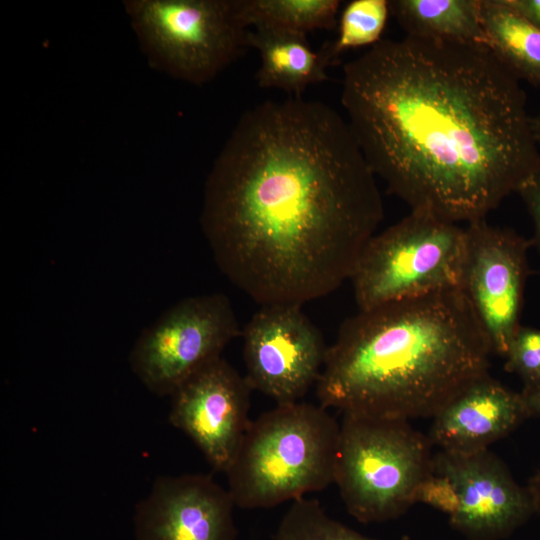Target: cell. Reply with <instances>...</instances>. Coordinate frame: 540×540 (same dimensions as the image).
<instances>
[{
  "label": "cell",
  "instance_id": "cell-1",
  "mask_svg": "<svg viewBox=\"0 0 540 540\" xmlns=\"http://www.w3.org/2000/svg\"><path fill=\"white\" fill-rule=\"evenodd\" d=\"M383 217L348 122L290 96L240 117L206 180L201 225L221 272L253 301L302 306L351 279Z\"/></svg>",
  "mask_w": 540,
  "mask_h": 540
},
{
  "label": "cell",
  "instance_id": "cell-2",
  "mask_svg": "<svg viewBox=\"0 0 540 540\" xmlns=\"http://www.w3.org/2000/svg\"><path fill=\"white\" fill-rule=\"evenodd\" d=\"M341 104L371 170L411 211L483 220L540 170L519 80L482 44L381 40L344 65Z\"/></svg>",
  "mask_w": 540,
  "mask_h": 540
},
{
  "label": "cell",
  "instance_id": "cell-3",
  "mask_svg": "<svg viewBox=\"0 0 540 540\" xmlns=\"http://www.w3.org/2000/svg\"><path fill=\"white\" fill-rule=\"evenodd\" d=\"M490 342L460 289L359 310L327 347L319 405L342 413L434 417L489 374Z\"/></svg>",
  "mask_w": 540,
  "mask_h": 540
},
{
  "label": "cell",
  "instance_id": "cell-4",
  "mask_svg": "<svg viewBox=\"0 0 540 540\" xmlns=\"http://www.w3.org/2000/svg\"><path fill=\"white\" fill-rule=\"evenodd\" d=\"M339 427L326 408L299 401L250 421L225 472L235 506L271 508L334 483Z\"/></svg>",
  "mask_w": 540,
  "mask_h": 540
},
{
  "label": "cell",
  "instance_id": "cell-5",
  "mask_svg": "<svg viewBox=\"0 0 540 540\" xmlns=\"http://www.w3.org/2000/svg\"><path fill=\"white\" fill-rule=\"evenodd\" d=\"M334 483L361 523L398 518L434 472L431 441L408 420L343 413Z\"/></svg>",
  "mask_w": 540,
  "mask_h": 540
},
{
  "label": "cell",
  "instance_id": "cell-6",
  "mask_svg": "<svg viewBox=\"0 0 540 540\" xmlns=\"http://www.w3.org/2000/svg\"><path fill=\"white\" fill-rule=\"evenodd\" d=\"M465 227L411 211L375 234L351 276L359 310L435 292L460 289Z\"/></svg>",
  "mask_w": 540,
  "mask_h": 540
},
{
  "label": "cell",
  "instance_id": "cell-7",
  "mask_svg": "<svg viewBox=\"0 0 540 540\" xmlns=\"http://www.w3.org/2000/svg\"><path fill=\"white\" fill-rule=\"evenodd\" d=\"M124 7L149 64L191 84L211 81L249 47L232 0H128Z\"/></svg>",
  "mask_w": 540,
  "mask_h": 540
},
{
  "label": "cell",
  "instance_id": "cell-8",
  "mask_svg": "<svg viewBox=\"0 0 540 540\" xmlns=\"http://www.w3.org/2000/svg\"><path fill=\"white\" fill-rule=\"evenodd\" d=\"M240 333L226 295L187 297L142 331L131 349L130 367L149 391L171 396L188 378L220 358Z\"/></svg>",
  "mask_w": 540,
  "mask_h": 540
},
{
  "label": "cell",
  "instance_id": "cell-9",
  "mask_svg": "<svg viewBox=\"0 0 540 540\" xmlns=\"http://www.w3.org/2000/svg\"><path fill=\"white\" fill-rule=\"evenodd\" d=\"M460 290L473 309L492 351L505 356L519 329L531 244L486 219L469 223Z\"/></svg>",
  "mask_w": 540,
  "mask_h": 540
},
{
  "label": "cell",
  "instance_id": "cell-10",
  "mask_svg": "<svg viewBox=\"0 0 540 540\" xmlns=\"http://www.w3.org/2000/svg\"><path fill=\"white\" fill-rule=\"evenodd\" d=\"M299 305H265L245 325L243 359L250 388L277 404L298 402L316 384L327 347Z\"/></svg>",
  "mask_w": 540,
  "mask_h": 540
},
{
  "label": "cell",
  "instance_id": "cell-11",
  "mask_svg": "<svg viewBox=\"0 0 540 540\" xmlns=\"http://www.w3.org/2000/svg\"><path fill=\"white\" fill-rule=\"evenodd\" d=\"M250 388L222 357L204 366L171 394L169 421L225 473L250 423Z\"/></svg>",
  "mask_w": 540,
  "mask_h": 540
},
{
  "label": "cell",
  "instance_id": "cell-12",
  "mask_svg": "<svg viewBox=\"0 0 540 540\" xmlns=\"http://www.w3.org/2000/svg\"><path fill=\"white\" fill-rule=\"evenodd\" d=\"M434 472L447 477L459 499L450 525L468 540H500L523 525L534 505L507 466L488 449L473 453L440 451Z\"/></svg>",
  "mask_w": 540,
  "mask_h": 540
},
{
  "label": "cell",
  "instance_id": "cell-13",
  "mask_svg": "<svg viewBox=\"0 0 540 540\" xmlns=\"http://www.w3.org/2000/svg\"><path fill=\"white\" fill-rule=\"evenodd\" d=\"M234 501L204 474L158 477L136 506V540H236Z\"/></svg>",
  "mask_w": 540,
  "mask_h": 540
},
{
  "label": "cell",
  "instance_id": "cell-14",
  "mask_svg": "<svg viewBox=\"0 0 540 540\" xmlns=\"http://www.w3.org/2000/svg\"><path fill=\"white\" fill-rule=\"evenodd\" d=\"M529 415L522 394L488 374L470 384L433 417L428 438L442 451L473 453L488 449Z\"/></svg>",
  "mask_w": 540,
  "mask_h": 540
},
{
  "label": "cell",
  "instance_id": "cell-15",
  "mask_svg": "<svg viewBox=\"0 0 540 540\" xmlns=\"http://www.w3.org/2000/svg\"><path fill=\"white\" fill-rule=\"evenodd\" d=\"M307 35L258 28L248 33V46L257 50L260 67L256 80L261 88H276L301 96L313 84L328 79L332 66L320 50L315 51Z\"/></svg>",
  "mask_w": 540,
  "mask_h": 540
},
{
  "label": "cell",
  "instance_id": "cell-16",
  "mask_svg": "<svg viewBox=\"0 0 540 540\" xmlns=\"http://www.w3.org/2000/svg\"><path fill=\"white\" fill-rule=\"evenodd\" d=\"M389 7L407 36L487 46L481 0H392Z\"/></svg>",
  "mask_w": 540,
  "mask_h": 540
},
{
  "label": "cell",
  "instance_id": "cell-17",
  "mask_svg": "<svg viewBox=\"0 0 540 540\" xmlns=\"http://www.w3.org/2000/svg\"><path fill=\"white\" fill-rule=\"evenodd\" d=\"M487 46L517 77L540 85V27L507 0H481Z\"/></svg>",
  "mask_w": 540,
  "mask_h": 540
},
{
  "label": "cell",
  "instance_id": "cell-18",
  "mask_svg": "<svg viewBox=\"0 0 540 540\" xmlns=\"http://www.w3.org/2000/svg\"><path fill=\"white\" fill-rule=\"evenodd\" d=\"M241 24L307 35L316 29L336 28L339 0H232Z\"/></svg>",
  "mask_w": 540,
  "mask_h": 540
},
{
  "label": "cell",
  "instance_id": "cell-19",
  "mask_svg": "<svg viewBox=\"0 0 540 540\" xmlns=\"http://www.w3.org/2000/svg\"><path fill=\"white\" fill-rule=\"evenodd\" d=\"M390 13L387 0H352L339 13L337 35L319 49L334 65L350 49L374 46L380 42Z\"/></svg>",
  "mask_w": 540,
  "mask_h": 540
},
{
  "label": "cell",
  "instance_id": "cell-20",
  "mask_svg": "<svg viewBox=\"0 0 540 540\" xmlns=\"http://www.w3.org/2000/svg\"><path fill=\"white\" fill-rule=\"evenodd\" d=\"M273 540H377L330 517L315 499L292 501ZM400 540H412L403 536Z\"/></svg>",
  "mask_w": 540,
  "mask_h": 540
},
{
  "label": "cell",
  "instance_id": "cell-21",
  "mask_svg": "<svg viewBox=\"0 0 540 540\" xmlns=\"http://www.w3.org/2000/svg\"><path fill=\"white\" fill-rule=\"evenodd\" d=\"M505 369L517 374L524 388L540 383V329L520 326L505 354Z\"/></svg>",
  "mask_w": 540,
  "mask_h": 540
},
{
  "label": "cell",
  "instance_id": "cell-22",
  "mask_svg": "<svg viewBox=\"0 0 540 540\" xmlns=\"http://www.w3.org/2000/svg\"><path fill=\"white\" fill-rule=\"evenodd\" d=\"M425 503L452 516L459 507V499L452 482L445 476L433 472L419 485L415 503Z\"/></svg>",
  "mask_w": 540,
  "mask_h": 540
},
{
  "label": "cell",
  "instance_id": "cell-23",
  "mask_svg": "<svg viewBox=\"0 0 540 540\" xmlns=\"http://www.w3.org/2000/svg\"><path fill=\"white\" fill-rule=\"evenodd\" d=\"M534 225V242L540 253V170L528 178L518 192Z\"/></svg>",
  "mask_w": 540,
  "mask_h": 540
},
{
  "label": "cell",
  "instance_id": "cell-24",
  "mask_svg": "<svg viewBox=\"0 0 540 540\" xmlns=\"http://www.w3.org/2000/svg\"><path fill=\"white\" fill-rule=\"evenodd\" d=\"M507 2L527 20L540 27V0H507Z\"/></svg>",
  "mask_w": 540,
  "mask_h": 540
},
{
  "label": "cell",
  "instance_id": "cell-25",
  "mask_svg": "<svg viewBox=\"0 0 540 540\" xmlns=\"http://www.w3.org/2000/svg\"><path fill=\"white\" fill-rule=\"evenodd\" d=\"M530 415H540V383L521 392Z\"/></svg>",
  "mask_w": 540,
  "mask_h": 540
},
{
  "label": "cell",
  "instance_id": "cell-26",
  "mask_svg": "<svg viewBox=\"0 0 540 540\" xmlns=\"http://www.w3.org/2000/svg\"><path fill=\"white\" fill-rule=\"evenodd\" d=\"M526 488L531 496L535 513L540 515V468L530 479Z\"/></svg>",
  "mask_w": 540,
  "mask_h": 540
},
{
  "label": "cell",
  "instance_id": "cell-27",
  "mask_svg": "<svg viewBox=\"0 0 540 540\" xmlns=\"http://www.w3.org/2000/svg\"><path fill=\"white\" fill-rule=\"evenodd\" d=\"M531 128L535 141L540 146V113L535 117H531Z\"/></svg>",
  "mask_w": 540,
  "mask_h": 540
}]
</instances>
